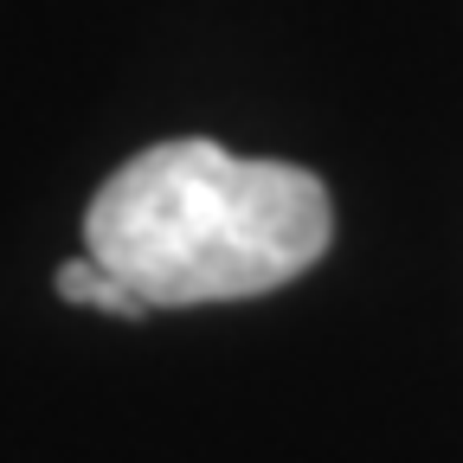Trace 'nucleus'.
Instances as JSON below:
<instances>
[{
    "mask_svg": "<svg viewBox=\"0 0 463 463\" xmlns=\"http://www.w3.org/2000/svg\"><path fill=\"white\" fill-rule=\"evenodd\" d=\"M328 239L335 200L309 167L251 161L206 136L129 155L84 213V251L148 309L270 297L316 270Z\"/></svg>",
    "mask_w": 463,
    "mask_h": 463,
    "instance_id": "nucleus-1",
    "label": "nucleus"
},
{
    "mask_svg": "<svg viewBox=\"0 0 463 463\" xmlns=\"http://www.w3.org/2000/svg\"><path fill=\"white\" fill-rule=\"evenodd\" d=\"M52 283H58V297L78 303V309H103V316H123V322L148 316V303L136 297L123 277H109L90 251H84V258H71V264H58V277H52Z\"/></svg>",
    "mask_w": 463,
    "mask_h": 463,
    "instance_id": "nucleus-2",
    "label": "nucleus"
}]
</instances>
